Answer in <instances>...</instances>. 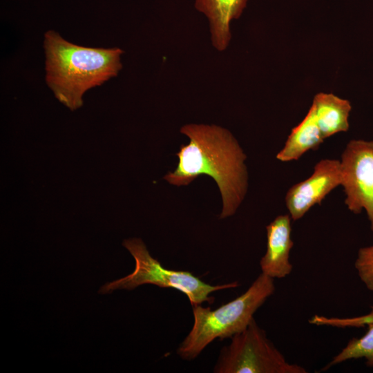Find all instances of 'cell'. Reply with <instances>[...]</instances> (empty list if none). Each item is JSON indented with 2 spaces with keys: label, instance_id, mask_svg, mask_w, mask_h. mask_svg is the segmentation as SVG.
Instances as JSON below:
<instances>
[{
  "label": "cell",
  "instance_id": "8",
  "mask_svg": "<svg viewBox=\"0 0 373 373\" xmlns=\"http://www.w3.org/2000/svg\"><path fill=\"white\" fill-rule=\"evenodd\" d=\"M289 214L277 216L267 227V251L260 261L262 273L272 278H282L292 270L289 252L294 242L291 238Z\"/></svg>",
  "mask_w": 373,
  "mask_h": 373
},
{
  "label": "cell",
  "instance_id": "3",
  "mask_svg": "<svg viewBox=\"0 0 373 373\" xmlns=\"http://www.w3.org/2000/svg\"><path fill=\"white\" fill-rule=\"evenodd\" d=\"M274 291V278L261 273L245 292L216 309L192 306L193 325L180 344L178 354L184 360H193L215 339L231 338L242 332Z\"/></svg>",
  "mask_w": 373,
  "mask_h": 373
},
{
  "label": "cell",
  "instance_id": "7",
  "mask_svg": "<svg viewBox=\"0 0 373 373\" xmlns=\"http://www.w3.org/2000/svg\"><path fill=\"white\" fill-rule=\"evenodd\" d=\"M342 184L341 162L323 159L307 179L291 186L285 195V204L294 221L300 219L315 204Z\"/></svg>",
  "mask_w": 373,
  "mask_h": 373
},
{
  "label": "cell",
  "instance_id": "5",
  "mask_svg": "<svg viewBox=\"0 0 373 373\" xmlns=\"http://www.w3.org/2000/svg\"><path fill=\"white\" fill-rule=\"evenodd\" d=\"M223 347L213 367L215 373H306L289 363L267 338L254 318Z\"/></svg>",
  "mask_w": 373,
  "mask_h": 373
},
{
  "label": "cell",
  "instance_id": "9",
  "mask_svg": "<svg viewBox=\"0 0 373 373\" xmlns=\"http://www.w3.org/2000/svg\"><path fill=\"white\" fill-rule=\"evenodd\" d=\"M248 0H195V8L207 19L212 46L224 51L231 39L230 25L238 19Z\"/></svg>",
  "mask_w": 373,
  "mask_h": 373
},
{
  "label": "cell",
  "instance_id": "6",
  "mask_svg": "<svg viewBox=\"0 0 373 373\" xmlns=\"http://www.w3.org/2000/svg\"><path fill=\"white\" fill-rule=\"evenodd\" d=\"M340 162L345 204L355 214L365 210L373 231V141L350 140Z\"/></svg>",
  "mask_w": 373,
  "mask_h": 373
},
{
  "label": "cell",
  "instance_id": "11",
  "mask_svg": "<svg viewBox=\"0 0 373 373\" xmlns=\"http://www.w3.org/2000/svg\"><path fill=\"white\" fill-rule=\"evenodd\" d=\"M324 140L310 108L301 122L291 130L276 158L281 162L297 160L308 151L318 149Z\"/></svg>",
  "mask_w": 373,
  "mask_h": 373
},
{
  "label": "cell",
  "instance_id": "1",
  "mask_svg": "<svg viewBox=\"0 0 373 373\" xmlns=\"http://www.w3.org/2000/svg\"><path fill=\"white\" fill-rule=\"evenodd\" d=\"M180 133L189 142L180 146L177 166L164 179L182 186L201 175L211 177L222 197L220 218L233 216L248 188L247 156L237 140L229 130L215 124H188L181 127Z\"/></svg>",
  "mask_w": 373,
  "mask_h": 373
},
{
  "label": "cell",
  "instance_id": "10",
  "mask_svg": "<svg viewBox=\"0 0 373 373\" xmlns=\"http://www.w3.org/2000/svg\"><path fill=\"white\" fill-rule=\"evenodd\" d=\"M310 108L324 139L348 131L352 109L348 100L332 93H319L314 96Z\"/></svg>",
  "mask_w": 373,
  "mask_h": 373
},
{
  "label": "cell",
  "instance_id": "13",
  "mask_svg": "<svg viewBox=\"0 0 373 373\" xmlns=\"http://www.w3.org/2000/svg\"><path fill=\"white\" fill-rule=\"evenodd\" d=\"M354 267L363 283L373 291V245L358 249Z\"/></svg>",
  "mask_w": 373,
  "mask_h": 373
},
{
  "label": "cell",
  "instance_id": "2",
  "mask_svg": "<svg viewBox=\"0 0 373 373\" xmlns=\"http://www.w3.org/2000/svg\"><path fill=\"white\" fill-rule=\"evenodd\" d=\"M46 80L57 99L73 111L83 103L88 89L117 76L122 68L124 51L87 48L64 39L54 30L45 33Z\"/></svg>",
  "mask_w": 373,
  "mask_h": 373
},
{
  "label": "cell",
  "instance_id": "12",
  "mask_svg": "<svg viewBox=\"0 0 373 373\" xmlns=\"http://www.w3.org/2000/svg\"><path fill=\"white\" fill-rule=\"evenodd\" d=\"M364 358L365 364L373 367V323L368 324V330L361 338H352L347 345L323 368L331 367L350 359Z\"/></svg>",
  "mask_w": 373,
  "mask_h": 373
},
{
  "label": "cell",
  "instance_id": "4",
  "mask_svg": "<svg viewBox=\"0 0 373 373\" xmlns=\"http://www.w3.org/2000/svg\"><path fill=\"white\" fill-rule=\"evenodd\" d=\"M123 245L134 258L135 269L124 278L106 283L100 288V294H110L115 289L132 290L144 284H152L162 288L178 289L186 295L191 305L194 306L204 302L212 304L214 297L209 296L211 293L239 285L237 281L211 285L189 271L166 269L150 255L140 238L126 239Z\"/></svg>",
  "mask_w": 373,
  "mask_h": 373
}]
</instances>
